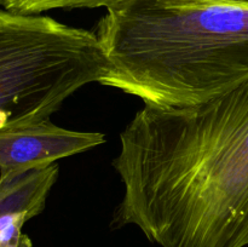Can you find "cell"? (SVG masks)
I'll return each mask as SVG.
<instances>
[{
    "label": "cell",
    "mask_w": 248,
    "mask_h": 247,
    "mask_svg": "<svg viewBox=\"0 0 248 247\" xmlns=\"http://www.w3.org/2000/svg\"><path fill=\"white\" fill-rule=\"evenodd\" d=\"M211 1L224 2V4H232V5H244V6H248V0H211Z\"/></svg>",
    "instance_id": "obj_7"
},
{
    "label": "cell",
    "mask_w": 248,
    "mask_h": 247,
    "mask_svg": "<svg viewBox=\"0 0 248 247\" xmlns=\"http://www.w3.org/2000/svg\"><path fill=\"white\" fill-rule=\"evenodd\" d=\"M58 165L0 174V247H33L23 227L44 211Z\"/></svg>",
    "instance_id": "obj_5"
},
{
    "label": "cell",
    "mask_w": 248,
    "mask_h": 247,
    "mask_svg": "<svg viewBox=\"0 0 248 247\" xmlns=\"http://www.w3.org/2000/svg\"><path fill=\"white\" fill-rule=\"evenodd\" d=\"M109 69L96 33L0 9V130L51 119Z\"/></svg>",
    "instance_id": "obj_3"
},
{
    "label": "cell",
    "mask_w": 248,
    "mask_h": 247,
    "mask_svg": "<svg viewBox=\"0 0 248 247\" xmlns=\"http://www.w3.org/2000/svg\"><path fill=\"white\" fill-rule=\"evenodd\" d=\"M113 166L118 227L160 247L248 246V80L196 106H144Z\"/></svg>",
    "instance_id": "obj_1"
},
{
    "label": "cell",
    "mask_w": 248,
    "mask_h": 247,
    "mask_svg": "<svg viewBox=\"0 0 248 247\" xmlns=\"http://www.w3.org/2000/svg\"><path fill=\"white\" fill-rule=\"evenodd\" d=\"M101 132L60 127L51 119L0 130V174L22 173L56 164L103 144Z\"/></svg>",
    "instance_id": "obj_4"
},
{
    "label": "cell",
    "mask_w": 248,
    "mask_h": 247,
    "mask_svg": "<svg viewBox=\"0 0 248 247\" xmlns=\"http://www.w3.org/2000/svg\"><path fill=\"white\" fill-rule=\"evenodd\" d=\"M99 84L157 108L196 106L248 80V6L133 0L99 19Z\"/></svg>",
    "instance_id": "obj_2"
},
{
    "label": "cell",
    "mask_w": 248,
    "mask_h": 247,
    "mask_svg": "<svg viewBox=\"0 0 248 247\" xmlns=\"http://www.w3.org/2000/svg\"><path fill=\"white\" fill-rule=\"evenodd\" d=\"M133 0H0V7L10 12L41 15L52 10L118 9Z\"/></svg>",
    "instance_id": "obj_6"
}]
</instances>
